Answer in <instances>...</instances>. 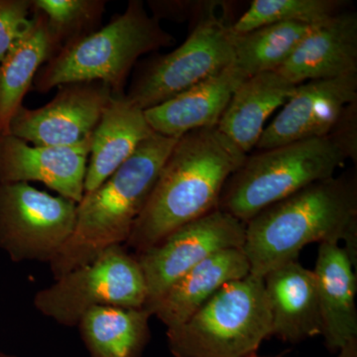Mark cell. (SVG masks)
Here are the masks:
<instances>
[{"label": "cell", "mask_w": 357, "mask_h": 357, "mask_svg": "<svg viewBox=\"0 0 357 357\" xmlns=\"http://www.w3.org/2000/svg\"><path fill=\"white\" fill-rule=\"evenodd\" d=\"M246 156L217 128L196 129L178 137L126 248L139 255L174 230L217 210L227 180Z\"/></svg>", "instance_id": "cell-1"}, {"label": "cell", "mask_w": 357, "mask_h": 357, "mask_svg": "<svg viewBox=\"0 0 357 357\" xmlns=\"http://www.w3.org/2000/svg\"><path fill=\"white\" fill-rule=\"evenodd\" d=\"M342 241L356 266V173L319 181L267 206L246 222L243 250L250 274L264 277L297 260L309 244Z\"/></svg>", "instance_id": "cell-2"}, {"label": "cell", "mask_w": 357, "mask_h": 357, "mask_svg": "<svg viewBox=\"0 0 357 357\" xmlns=\"http://www.w3.org/2000/svg\"><path fill=\"white\" fill-rule=\"evenodd\" d=\"M178 138L153 132L95 191L77 204L74 231L50 265L54 279L126 245Z\"/></svg>", "instance_id": "cell-3"}, {"label": "cell", "mask_w": 357, "mask_h": 357, "mask_svg": "<svg viewBox=\"0 0 357 357\" xmlns=\"http://www.w3.org/2000/svg\"><path fill=\"white\" fill-rule=\"evenodd\" d=\"M347 160L356 163L357 144L335 129L323 137L248 155L227 180L218 208L246 223L267 206L333 177Z\"/></svg>", "instance_id": "cell-4"}, {"label": "cell", "mask_w": 357, "mask_h": 357, "mask_svg": "<svg viewBox=\"0 0 357 357\" xmlns=\"http://www.w3.org/2000/svg\"><path fill=\"white\" fill-rule=\"evenodd\" d=\"M173 42L172 35L148 14L145 4L131 0L109 24L63 47L37 73L32 89L46 93L67 84L100 82L114 95H122L139 58Z\"/></svg>", "instance_id": "cell-5"}, {"label": "cell", "mask_w": 357, "mask_h": 357, "mask_svg": "<svg viewBox=\"0 0 357 357\" xmlns=\"http://www.w3.org/2000/svg\"><path fill=\"white\" fill-rule=\"evenodd\" d=\"M175 357H250L272 335L263 277L225 284L182 325L167 330Z\"/></svg>", "instance_id": "cell-6"}, {"label": "cell", "mask_w": 357, "mask_h": 357, "mask_svg": "<svg viewBox=\"0 0 357 357\" xmlns=\"http://www.w3.org/2000/svg\"><path fill=\"white\" fill-rule=\"evenodd\" d=\"M146 297L138 258L126 245H116L41 289L35 294L33 305L42 316L58 325L77 326L93 307L142 309Z\"/></svg>", "instance_id": "cell-7"}, {"label": "cell", "mask_w": 357, "mask_h": 357, "mask_svg": "<svg viewBox=\"0 0 357 357\" xmlns=\"http://www.w3.org/2000/svg\"><path fill=\"white\" fill-rule=\"evenodd\" d=\"M218 8L195 21L184 43L148 61L134 77L126 98L142 110L167 102L234 63L231 26Z\"/></svg>", "instance_id": "cell-8"}, {"label": "cell", "mask_w": 357, "mask_h": 357, "mask_svg": "<svg viewBox=\"0 0 357 357\" xmlns=\"http://www.w3.org/2000/svg\"><path fill=\"white\" fill-rule=\"evenodd\" d=\"M77 208L28 183L0 184V249L13 262L49 264L72 236Z\"/></svg>", "instance_id": "cell-9"}, {"label": "cell", "mask_w": 357, "mask_h": 357, "mask_svg": "<svg viewBox=\"0 0 357 357\" xmlns=\"http://www.w3.org/2000/svg\"><path fill=\"white\" fill-rule=\"evenodd\" d=\"M245 234V222L217 208L174 230L153 248L136 255L146 283L143 309L150 312L178 278L206 258L227 249L243 248Z\"/></svg>", "instance_id": "cell-10"}, {"label": "cell", "mask_w": 357, "mask_h": 357, "mask_svg": "<svg viewBox=\"0 0 357 357\" xmlns=\"http://www.w3.org/2000/svg\"><path fill=\"white\" fill-rule=\"evenodd\" d=\"M112 96L109 86L100 82L64 84L43 107H21L9 134L35 146H74L93 137Z\"/></svg>", "instance_id": "cell-11"}, {"label": "cell", "mask_w": 357, "mask_h": 357, "mask_svg": "<svg viewBox=\"0 0 357 357\" xmlns=\"http://www.w3.org/2000/svg\"><path fill=\"white\" fill-rule=\"evenodd\" d=\"M354 102H357V75L298 84L280 112L263 131L256 148L263 151L328 135Z\"/></svg>", "instance_id": "cell-12"}, {"label": "cell", "mask_w": 357, "mask_h": 357, "mask_svg": "<svg viewBox=\"0 0 357 357\" xmlns=\"http://www.w3.org/2000/svg\"><path fill=\"white\" fill-rule=\"evenodd\" d=\"M91 138L74 146L53 147L31 146L11 134L0 136V184L39 182L79 204Z\"/></svg>", "instance_id": "cell-13"}, {"label": "cell", "mask_w": 357, "mask_h": 357, "mask_svg": "<svg viewBox=\"0 0 357 357\" xmlns=\"http://www.w3.org/2000/svg\"><path fill=\"white\" fill-rule=\"evenodd\" d=\"M276 72L295 86L357 75V14L347 9L314 25Z\"/></svg>", "instance_id": "cell-14"}, {"label": "cell", "mask_w": 357, "mask_h": 357, "mask_svg": "<svg viewBox=\"0 0 357 357\" xmlns=\"http://www.w3.org/2000/svg\"><path fill=\"white\" fill-rule=\"evenodd\" d=\"M248 77L232 63L167 102L144 110L154 132L178 138L192 130L217 128L236 89Z\"/></svg>", "instance_id": "cell-15"}, {"label": "cell", "mask_w": 357, "mask_h": 357, "mask_svg": "<svg viewBox=\"0 0 357 357\" xmlns=\"http://www.w3.org/2000/svg\"><path fill=\"white\" fill-rule=\"evenodd\" d=\"M263 281L272 335L289 342L321 335L318 286L312 270L294 260L268 272Z\"/></svg>", "instance_id": "cell-16"}, {"label": "cell", "mask_w": 357, "mask_h": 357, "mask_svg": "<svg viewBox=\"0 0 357 357\" xmlns=\"http://www.w3.org/2000/svg\"><path fill=\"white\" fill-rule=\"evenodd\" d=\"M356 265L338 243H319L314 271L318 286L321 335L337 352L357 340Z\"/></svg>", "instance_id": "cell-17"}, {"label": "cell", "mask_w": 357, "mask_h": 357, "mask_svg": "<svg viewBox=\"0 0 357 357\" xmlns=\"http://www.w3.org/2000/svg\"><path fill=\"white\" fill-rule=\"evenodd\" d=\"M153 132L144 110L126 93L112 96L91 138L84 194L100 187Z\"/></svg>", "instance_id": "cell-18"}, {"label": "cell", "mask_w": 357, "mask_h": 357, "mask_svg": "<svg viewBox=\"0 0 357 357\" xmlns=\"http://www.w3.org/2000/svg\"><path fill=\"white\" fill-rule=\"evenodd\" d=\"M250 274L243 248L222 251L206 258L171 286L150 310L168 328L191 318L225 284Z\"/></svg>", "instance_id": "cell-19"}, {"label": "cell", "mask_w": 357, "mask_h": 357, "mask_svg": "<svg viewBox=\"0 0 357 357\" xmlns=\"http://www.w3.org/2000/svg\"><path fill=\"white\" fill-rule=\"evenodd\" d=\"M296 86L276 70L248 77L230 98L218 121V131L248 155L270 115L285 105Z\"/></svg>", "instance_id": "cell-20"}, {"label": "cell", "mask_w": 357, "mask_h": 357, "mask_svg": "<svg viewBox=\"0 0 357 357\" xmlns=\"http://www.w3.org/2000/svg\"><path fill=\"white\" fill-rule=\"evenodd\" d=\"M33 20L29 31L0 61V136L9 134L37 73L60 51L43 14L33 9Z\"/></svg>", "instance_id": "cell-21"}, {"label": "cell", "mask_w": 357, "mask_h": 357, "mask_svg": "<svg viewBox=\"0 0 357 357\" xmlns=\"http://www.w3.org/2000/svg\"><path fill=\"white\" fill-rule=\"evenodd\" d=\"M151 317L143 307H96L77 328L91 357H139L149 340Z\"/></svg>", "instance_id": "cell-22"}, {"label": "cell", "mask_w": 357, "mask_h": 357, "mask_svg": "<svg viewBox=\"0 0 357 357\" xmlns=\"http://www.w3.org/2000/svg\"><path fill=\"white\" fill-rule=\"evenodd\" d=\"M314 25L276 23L243 34L232 33L234 64L248 77L274 72L287 61Z\"/></svg>", "instance_id": "cell-23"}, {"label": "cell", "mask_w": 357, "mask_h": 357, "mask_svg": "<svg viewBox=\"0 0 357 357\" xmlns=\"http://www.w3.org/2000/svg\"><path fill=\"white\" fill-rule=\"evenodd\" d=\"M344 0H255L231 26L234 34H243L276 23L314 25L347 10Z\"/></svg>", "instance_id": "cell-24"}, {"label": "cell", "mask_w": 357, "mask_h": 357, "mask_svg": "<svg viewBox=\"0 0 357 357\" xmlns=\"http://www.w3.org/2000/svg\"><path fill=\"white\" fill-rule=\"evenodd\" d=\"M32 8L46 18L60 50L100 29L105 0H31Z\"/></svg>", "instance_id": "cell-25"}, {"label": "cell", "mask_w": 357, "mask_h": 357, "mask_svg": "<svg viewBox=\"0 0 357 357\" xmlns=\"http://www.w3.org/2000/svg\"><path fill=\"white\" fill-rule=\"evenodd\" d=\"M31 0H0V61L33 25Z\"/></svg>", "instance_id": "cell-26"}, {"label": "cell", "mask_w": 357, "mask_h": 357, "mask_svg": "<svg viewBox=\"0 0 357 357\" xmlns=\"http://www.w3.org/2000/svg\"><path fill=\"white\" fill-rule=\"evenodd\" d=\"M335 357H357V340H352L342 347L337 351V356Z\"/></svg>", "instance_id": "cell-27"}, {"label": "cell", "mask_w": 357, "mask_h": 357, "mask_svg": "<svg viewBox=\"0 0 357 357\" xmlns=\"http://www.w3.org/2000/svg\"><path fill=\"white\" fill-rule=\"evenodd\" d=\"M0 357H17V356H11V354H3V352H0Z\"/></svg>", "instance_id": "cell-28"}, {"label": "cell", "mask_w": 357, "mask_h": 357, "mask_svg": "<svg viewBox=\"0 0 357 357\" xmlns=\"http://www.w3.org/2000/svg\"><path fill=\"white\" fill-rule=\"evenodd\" d=\"M250 357H258V356H250Z\"/></svg>", "instance_id": "cell-29"}]
</instances>
